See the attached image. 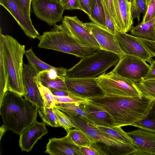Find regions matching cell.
I'll return each mask as SVG.
<instances>
[{"label":"cell","mask_w":155,"mask_h":155,"mask_svg":"<svg viewBox=\"0 0 155 155\" xmlns=\"http://www.w3.org/2000/svg\"><path fill=\"white\" fill-rule=\"evenodd\" d=\"M131 126L155 133V101L148 113Z\"/></svg>","instance_id":"obj_28"},{"label":"cell","mask_w":155,"mask_h":155,"mask_svg":"<svg viewBox=\"0 0 155 155\" xmlns=\"http://www.w3.org/2000/svg\"><path fill=\"white\" fill-rule=\"evenodd\" d=\"M50 89L54 96H74L68 91L56 88H51Z\"/></svg>","instance_id":"obj_44"},{"label":"cell","mask_w":155,"mask_h":155,"mask_svg":"<svg viewBox=\"0 0 155 155\" xmlns=\"http://www.w3.org/2000/svg\"><path fill=\"white\" fill-rule=\"evenodd\" d=\"M25 55L29 64L34 69L37 74L43 71L58 68V67H54L47 64L38 58L34 53L32 48L26 50Z\"/></svg>","instance_id":"obj_29"},{"label":"cell","mask_w":155,"mask_h":155,"mask_svg":"<svg viewBox=\"0 0 155 155\" xmlns=\"http://www.w3.org/2000/svg\"><path fill=\"white\" fill-rule=\"evenodd\" d=\"M105 95L141 97L143 95L135 83L116 74L112 71L96 78Z\"/></svg>","instance_id":"obj_7"},{"label":"cell","mask_w":155,"mask_h":155,"mask_svg":"<svg viewBox=\"0 0 155 155\" xmlns=\"http://www.w3.org/2000/svg\"><path fill=\"white\" fill-rule=\"evenodd\" d=\"M97 143L92 144L90 147L80 146V150L84 155H107Z\"/></svg>","instance_id":"obj_35"},{"label":"cell","mask_w":155,"mask_h":155,"mask_svg":"<svg viewBox=\"0 0 155 155\" xmlns=\"http://www.w3.org/2000/svg\"><path fill=\"white\" fill-rule=\"evenodd\" d=\"M7 129L6 127L3 124L0 127V140H1L2 137L7 131Z\"/></svg>","instance_id":"obj_45"},{"label":"cell","mask_w":155,"mask_h":155,"mask_svg":"<svg viewBox=\"0 0 155 155\" xmlns=\"http://www.w3.org/2000/svg\"></svg>","instance_id":"obj_49"},{"label":"cell","mask_w":155,"mask_h":155,"mask_svg":"<svg viewBox=\"0 0 155 155\" xmlns=\"http://www.w3.org/2000/svg\"><path fill=\"white\" fill-rule=\"evenodd\" d=\"M35 15L50 26H54L63 18L65 10L58 0H33Z\"/></svg>","instance_id":"obj_10"},{"label":"cell","mask_w":155,"mask_h":155,"mask_svg":"<svg viewBox=\"0 0 155 155\" xmlns=\"http://www.w3.org/2000/svg\"><path fill=\"white\" fill-rule=\"evenodd\" d=\"M83 104L78 102L66 103L56 102L54 107L58 108L67 115L73 116L80 115L86 118V114L83 108Z\"/></svg>","instance_id":"obj_26"},{"label":"cell","mask_w":155,"mask_h":155,"mask_svg":"<svg viewBox=\"0 0 155 155\" xmlns=\"http://www.w3.org/2000/svg\"><path fill=\"white\" fill-rule=\"evenodd\" d=\"M135 84L142 95L155 100V80H145Z\"/></svg>","instance_id":"obj_31"},{"label":"cell","mask_w":155,"mask_h":155,"mask_svg":"<svg viewBox=\"0 0 155 155\" xmlns=\"http://www.w3.org/2000/svg\"><path fill=\"white\" fill-rule=\"evenodd\" d=\"M74 143L80 147H90L96 141L83 131L78 129L71 130L67 133Z\"/></svg>","instance_id":"obj_27"},{"label":"cell","mask_w":155,"mask_h":155,"mask_svg":"<svg viewBox=\"0 0 155 155\" xmlns=\"http://www.w3.org/2000/svg\"><path fill=\"white\" fill-rule=\"evenodd\" d=\"M52 109L57 117L61 126L63 128L67 133L72 128L76 129L75 125L66 114L55 107H53Z\"/></svg>","instance_id":"obj_33"},{"label":"cell","mask_w":155,"mask_h":155,"mask_svg":"<svg viewBox=\"0 0 155 155\" xmlns=\"http://www.w3.org/2000/svg\"><path fill=\"white\" fill-rule=\"evenodd\" d=\"M24 15L29 19L30 18L31 5L33 0H16Z\"/></svg>","instance_id":"obj_39"},{"label":"cell","mask_w":155,"mask_h":155,"mask_svg":"<svg viewBox=\"0 0 155 155\" xmlns=\"http://www.w3.org/2000/svg\"></svg>","instance_id":"obj_48"},{"label":"cell","mask_w":155,"mask_h":155,"mask_svg":"<svg viewBox=\"0 0 155 155\" xmlns=\"http://www.w3.org/2000/svg\"><path fill=\"white\" fill-rule=\"evenodd\" d=\"M127 134L137 149L134 155H155V133L140 129Z\"/></svg>","instance_id":"obj_16"},{"label":"cell","mask_w":155,"mask_h":155,"mask_svg":"<svg viewBox=\"0 0 155 155\" xmlns=\"http://www.w3.org/2000/svg\"><path fill=\"white\" fill-rule=\"evenodd\" d=\"M147 5L146 0H135L134 4L131 6V14L133 19H137L138 22L141 15L145 14Z\"/></svg>","instance_id":"obj_34"},{"label":"cell","mask_w":155,"mask_h":155,"mask_svg":"<svg viewBox=\"0 0 155 155\" xmlns=\"http://www.w3.org/2000/svg\"><path fill=\"white\" fill-rule=\"evenodd\" d=\"M113 19L117 31H119L120 26L116 13L113 0H103Z\"/></svg>","instance_id":"obj_37"},{"label":"cell","mask_w":155,"mask_h":155,"mask_svg":"<svg viewBox=\"0 0 155 155\" xmlns=\"http://www.w3.org/2000/svg\"><path fill=\"white\" fill-rule=\"evenodd\" d=\"M128 2H129V3H130L131 5V6L133 5L134 3H135V0H127Z\"/></svg>","instance_id":"obj_46"},{"label":"cell","mask_w":155,"mask_h":155,"mask_svg":"<svg viewBox=\"0 0 155 155\" xmlns=\"http://www.w3.org/2000/svg\"><path fill=\"white\" fill-rule=\"evenodd\" d=\"M8 73L6 60L0 45V103L8 91Z\"/></svg>","instance_id":"obj_23"},{"label":"cell","mask_w":155,"mask_h":155,"mask_svg":"<svg viewBox=\"0 0 155 155\" xmlns=\"http://www.w3.org/2000/svg\"><path fill=\"white\" fill-rule=\"evenodd\" d=\"M82 106L86 114V118L91 123L100 126H114L111 116L106 111L87 103L83 104Z\"/></svg>","instance_id":"obj_21"},{"label":"cell","mask_w":155,"mask_h":155,"mask_svg":"<svg viewBox=\"0 0 155 155\" xmlns=\"http://www.w3.org/2000/svg\"><path fill=\"white\" fill-rule=\"evenodd\" d=\"M147 0V6H148V4H149V3L151 0Z\"/></svg>","instance_id":"obj_47"},{"label":"cell","mask_w":155,"mask_h":155,"mask_svg":"<svg viewBox=\"0 0 155 155\" xmlns=\"http://www.w3.org/2000/svg\"><path fill=\"white\" fill-rule=\"evenodd\" d=\"M67 70L62 67L56 69L43 71L38 73L35 80L49 88H56L68 91L64 82Z\"/></svg>","instance_id":"obj_19"},{"label":"cell","mask_w":155,"mask_h":155,"mask_svg":"<svg viewBox=\"0 0 155 155\" xmlns=\"http://www.w3.org/2000/svg\"><path fill=\"white\" fill-rule=\"evenodd\" d=\"M68 116L75 125L76 129L85 132L97 142L104 144L112 153L111 149H112L114 154L134 155L137 151L134 145L123 143L116 139L100 130L84 117L80 115Z\"/></svg>","instance_id":"obj_6"},{"label":"cell","mask_w":155,"mask_h":155,"mask_svg":"<svg viewBox=\"0 0 155 155\" xmlns=\"http://www.w3.org/2000/svg\"><path fill=\"white\" fill-rule=\"evenodd\" d=\"M119 45L125 54L137 57L150 63L152 56L137 37L117 31L115 35Z\"/></svg>","instance_id":"obj_13"},{"label":"cell","mask_w":155,"mask_h":155,"mask_svg":"<svg viewBox=\"0 0 155 155\" xmlns=\"http://www.w3.org/2000/svg\"><path fill=\"white\" fill-rule=\"evenodd\" d=\"M120 58L111 52L97 50L92 54L81 58L78 63L67 70L66 76L72 78H96L117 64Z\"/></svg>","instance_id":"obj_5"},{"label":"cell","mask_w":155,"mask_h":155,"mask_svg":"<svg viewBox=\"0 0 155 155\" xmlns=\"http://www.w3.org/2000/svg\"><path fill=\"white\" fill-rule=\"evenodd\" d=\"M0 45L3 48L8 70V91L23 96L26 94L23 79L25 46L12 36L2 34L1 28Z\"/></svg>","instance_id":"obj_3"},{"label":"cell","mask_w":155,"mask_h":155,"mask_svg":"<svg viewBox=\"0 0 155 155\" xmlns=\"http://www.w3.org/2000/svg\"><path fill=\"white\" fill-rule=\"evenodd\" d=\"M140 58L125 54L120 59L112 71L118 75L135 83L145 80L150 65Z\"/></svg>","instance_id":"obj_8"},{"label":"cell","mask_w":155,"mask_h":155,"mask_svg":"<svg viewBox=\"0 0 155 155\" xmlns=\"http://www.w3.org/2000/svg\"><path fill=\"white\" fill-rule=\"evenodd\" d=\"M62 24L82 46L94 48L96 50L102 49L84 23L76 16H64Z\"/></svg>","instance_id":"obj_11"},{"label":"cell","mask_w":155,"mask_h":155,"mask_svg":"<svg viewBox=\"0 0 155 155\" xmlns=\"http://www.w3.org/2000/svg\"><path fill=\"white\" fill-rule=\"evenodd\" d=\"M64 81L68 91L74 96L89 98L105 95L96 78H72L65 76Z\"/></svg>","instance_id":"obj_9"},{"label":"cell","mask_w":155,"mask_h":155,"mask_svg":"<svg viewBox=\"0 0 155 155\" xmlns=\"http://www.w3.org/2000/svg\"><path fill=\"white\" fill-rule=\"evenodd\" d=\"M150 63V70L144 80H155V61L152 59Z\"/></svg>","instance_id":"obj_43"},{"label":"cell","mask_w":155,"mask_h":155,"mask_svg":"<svg viewBox=\"0 0 155 155\" xmlns=\"http://www.w3.org/2000/svg\"><path fill=\"white\" fill-rule=\"evenodd\" d=\"M45 152L50 155H84L80 147L75 144L67 135L61 138L49 139Z\"/></svg>","instance_id":"obj_18"},{"label":"cell","mask_w":155,"mask_h":155,"mask_svg":"<svg viewBox=\"0 0 155 155\" xmlns=\"http://www.w3.org/2000/svg\"><path fill=\"white\" fill-rule=\"evenodd\" d=\"M88 99V104L107 112L114 126L120 127L131 125L145 116L154 101L143 95L141 97L104 95Z\"/></svg>","instance_id":"obj_1"},{"label":"cell","mask_w":155,"mask_h":155,"mask_svg":"<svg viewBox=\"0 0 155 155\" xmlns=\"http://www.w3.org/2000/svg\"><path fill=\"white\" fill-rule=\"evenodd\" d=\"M102 1L104 9L105 21L106 29L115 35L117 31L113 19L103 0H102Z\"/></svg>","instance_id":"obj_36"},{"label":"cell","mask_w":155,"mask_h":155,"mask_svg":"<svg viewBox=\"0 0 155 155\" xmlns=\"http://www.w3.org/2000/svg\"><path fill=\"white\" fill-rule=\"evenodd\" d=\"M39 107L22 96L8 91L0 103V114L8 130L20 135L36 120Z\"/></svg>","instance_id":"obj_2"},{"label":"cell","mask_w":155,"mask_h":155,"mask_svg":"<svg viewBox=\"0 0 155 155\" xmlns=\"http://www.w3.org/2000/svg\"><path fill=\"white\" fill-rule=\"evenodd\" d=\"M48 132L45 123L35 120L19 135V146L21 151H31L37 141Z\"/></svg>","instance_id":"obj_17"},{"label":"cell","mask_w":155,"mask_h":155,"mask_svg":"<svg viewBox=\"0 0 155 155\" xmlns=\"http://www.w3.org/2000/svg\"><path fill=\"white\" fill-rule=\"evenodd\" d=\"M113 1L119 24V31L126 33L130 31L134 23L131 14V5L127 0Z\"/></svg>","instance_id":"obj_20"},{"label":"cell","mask_w":155,"mask_h":155,"mask_svg":"<svg viewBox=\"0 0 155 155\" xmlns=\"http://www.w3.org/2000/svg\"><path fill=\"white\" fill-rule=\"evenodd\" d=\"M94 124L100 130L116 139L123 143L133 144L132 139L127 133L122 129L121 127L115 126L107 127Z\"/></svg>","instance_id":"obj_25"},{"label":"cell","mask_w":155,"mask_h":155,"mask_svg":"<svg viewBox=\"0 0 155 155\" xmlns=\"http://www.w3.org/2000/svg\"><path fill=\"white\" fill-rule=\"evenodd\" d=\"M35 81L43 101L44 107L52 108L55 105L56 101L50 90L43 86L38 82Z\"/></svg>","instance_id":"obj_32"},{"label":"cell","mask_w":155,"mask_h":155,"mask_svg":"<svg viewBox=\"0 0 155 155\" xmlns=\"http://www.w3.org/2000/svg\"><path fill=\"white\" fill-rule=\"evenodd\" d=\"M59 1L65 9H79L81 10L78 0H59Z\"/></svg>","instance_id":"obj_41"},{"label":"cell","mask_w":155,"mask_h":155,"mask_svg":"<svg viewBox=\"0 0 155 155\" xmlns=\"http://www.w3.org/2000/svg\"><path fill=\"white\" fill-rule=\"evenodd\" d=\"M155 17V0H151L148 4L147 10L143 15L142 22H145Z\"/></svg>","instance_id":"obj_38"},{"label":"cell","mask_w":155,"mask_h":155,"mask_svg":"<svg viewBox=\"0 0 155 155\" xmlns=\"http://www.w3.org/2000/svg\"><path fill=\"white\" fill-rule=\"evenodd\" d=\"M102 49L114 53L120 58L125 54L121 49L116 35L96 24L91 22L84 23Z\"/></svg>","instance_id":"obj_12"},{"label":"cell","mask_w":155,"mask_h":155,"mask_svg":"<svg viewBox=\"0 0 155 155\" xmlns=\"http://www.w3.org/2000/svg\"><path fill=\"white\" fill-rule=\"evenodd\" d=\"M37 74L29 64H24L23 79L26 94L23 97L39 108H43V101L35 79Z\"/></svg>","instance_id":"obj_15"},{"label":"cell","mask_w":155,"mask_h":155,"mask_svg":"<svg viewBox=\"0 0 155 155\" xmlns=\"http://www.w3.org/2000/svg\"><path fill=\"white\" fill-rule=\"evenodd\" d=\"M38 38L39 48L55 50L79 58L91 54L97 50L81 45L62 24L54 25L50 31L43 32Z\"/></svg>","instance_id":"obj_4"},{"label":"cell","mask_w":155,"mask_h":155,"mask_svg":"<svg viewBox=\"0 0 155 155\" xmlns=\"http://www.w3.org/2000/svg\"><path fill=\"white\" fill-rule=\"evenodd\" d=\"M88 17L92 22L107 30L102 0H92L91 14Z\"/></svg>","instance_id":"obj_24"},{"label":"cell","mask_w":155,"mask_h":155,"mask_svg":"<svg viewBox=\"0 0 155 155\" xmlns=\"http://www.w3.org/2000/svg\"><path fill=\"white\" fill-rule=\"evenodd\" d=\"M137 38L147 50L152 57H155V40Z\"/></svg>","instance_id":"obj_40"},{"label":"cell","mask_w":155,"mask_h":155,"mask_svg":"<svg viewBox=\"0 0 155 155\" xmlns=\"http://www.w3.org/2000/svg\"><path fill=\"white\" fill-rule=\"evenodd\" d=\"M0 4L13 17L27 36L33 39L38 38L40 34L31 20L24 15L16 0H0Z\"/></svg>","instance_id":"obj_14"},{"label":"cell","mask_w":155,"mask_h":155,"mask_svg":"<svg viewBox=\"0 0 155 155\" xmlns=\"http://www.w3.org/2000/svg\"><path fill=\"white\" fill-rule=\"evenodd\" d=\"M81 8V10L88 16H90L92 8V0H78Z\"/></svg>","instance_id":"obj_42"},{"label":"cell","mask_w":155,"mask_h":155,"mask_svg":"<svg viewBox=\"0 0 155 155\" xmlns=\"http://www.w3.org/2000/svg\"><path fill=\"white\" fill-rule=\"evenodd\" d=\"M131 35L146 39L155 40V17L145 22H141L130 30Z\"/></svg>","instance_id":"obj_22"},{"label":"cell","mask_w":155,"mask_h":155,"mask_svg":"<svg viewBox=\"0 0 155 155\" xmlns=\"http://www.w3.org/2000/svg\"><path fill=\"white\" fill-rule=\"evenodd\" d=\"M38 113L43 121L45 124L53 127H61L52 108L45 107H44L43 108H39Z\"/></svg>","instance_id":"obj_30"}]
</instances>
